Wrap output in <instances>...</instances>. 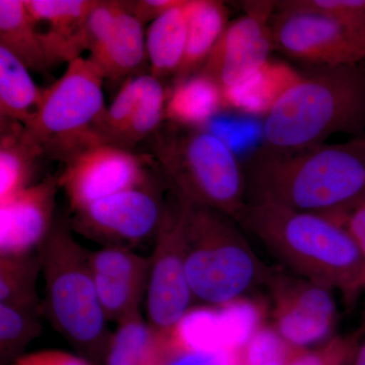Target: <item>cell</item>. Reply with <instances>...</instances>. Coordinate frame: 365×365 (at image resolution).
<instances>
[{"instance_id": "cell-38", "label": "cell", "mask_w": 365, "mask_h": 365, "mask_svg": "<svg viewBox=\"0 0 365 365\" xmlns=\"http://www.w3.org/2000/svg\"><path fill=\"white\" fill-rule=\"evenodd\" d=\"M357 334H359V339L362 340L365 338V309L364 314V319H362L361 327L359 331H357Z\"/></svg>"}, {"instance_id": "cell-2", "label": "cell", "mask_w": 365, "mask_h": 365, "mask_svg": "<svg viewBox=\"0 0 365 365\" xmlns=\"http://www.w3.org/2000/svg\"><path fill=\"white\" fill-rule=\"evenodd\" d=\"M237 222L295 275L339 290L348 302L365 289L364 257L337 220L253 200Z\"/></svg>"}, {"instance_id": "cell-31", "label": "cell", "mask_w": 365, "mask_h": 365, "mask_svg": "<svg viewBox=\"0 0 365 365\" xmlns=\"http://www.w3.org/2000/svg\"><path fill=\"white\" fill-rule=\"evenodd\" d=\"M276 11H306L365 29V0H282Z\"/></svg>"}, {"instance_id": "cell-4", "label": "cell", "mask_w": 365, "mask_h": 365, "mask_svg": "<svg viewBox=\"0 0 365 365\" xmlns=\"http://www.w3.org/2000/svg\"><path fill=\"white\" fill-rule=\"evenodd\" d=\"M182 201L185 268L194 299L218 309L266 287L273 269L259 258L237 222L222 211Z\"/></svg>"}, {"instance_id": "cell-33", "label": "cell", "mask_w": 365, "mask_h": 365, "mask_svg": "<svg viewBox=\"0 0 365 365\" xmlns=\"http://www.w3.org/2000/svg\"><path fill=\"white\" fill-rule=\"evenodd\" d=\"M167 336L160 365H240L237 351L197 350L173 344Z\"/></svg>"}, {"instance_id": "cell-23", "label": "cell", "mask_w": 365, "mask_h": 365, "mask_svg": "<svg viewBox=\"0 0 365 365\" xmlns=\"http://www.w3.org/2000/svg\"><path fill=\"white\" fill-rule=\"evenodd\" d=\"M187 0L170 9L148 26L145 34L146 53L153 78L162 81L176 76L187 44Z\"/></svg>"}, {"instance_id": "cell-28", "label": "cell", "mask_w": 365, "mask_h": 365, "mask_svg": "<svg viewBox=\"0 0 365 365\" xmlns=\"http://www.w3.org/2000/svg\"><path fill=\"white\" fill-rule=\"evenodd\" d=\"M306 349L288 342L272 325H257L237 353L240 365H289Z\"/></svg>"}, {"instance_id": "cell-14", "label": "cell", "mask_w": 365, "mask_h": 365, "mask_svg": "<svg viewBox=\"0 0 365 365\" xmlns=\"http://www.w3.org/2000/svg\"><path fill=\"white\" fill-rule=\"evenodd\" d=\"M96 289L107 321L120 323L139 311L148 292L150 259L121 247L90 252Z\"/></svg>"}, {"instance_id": "cell-9", "label": "cell", "mask_w": 365, "mask_h": 365, "mask_svg": "<svg viewBox=\"0 0 365 365\" xmlns=\"http://www.w3.org/2000/svg\"><path fill=\"white\" fill-rule=\"evenodd\" d=\"M274 49L314 67L360 64L365 59V29L306 11H276Z\"/></svg>"}, {"instance_id": "cell-17", "label": "cell", "mask_w": 365, "mask_h": 365, "mask_svg": "<svg viewBox=\"0 0 365 365\" xmlns=\"http://www.w3.org/2000/svg\"><path fill=\"white\" fill-rule=\"evenodd\" d=\"M148 57L143 24L122 1L114 28L102 49L90 57L108 81H118L140 68Z\"/></svg>"}, {"instance_id": "cell-25", "label": "cell", "mask_w": 365, "mask_h": 365, "mask_svg": "<svg viewBox=\"0 0 365 365\" xmlns=\"http://www.w3.org/2000/svg\"><path fill=\"white\" fill-rule=\"evenodd\" d=\"M43 93L29 69L4 48L0 47V115L1 119L30 121L39 107Z\"/></svg>"}, {"instance_id": "cell-20", "label": "cell", "mask_w": 365, "mask_h": 365, "mask_svg": "<svg viewBox=\"0 0 365 365\" xmlns=\"http://www.w3.org/2000/svg\"><path fill=\"white\" fill-rule=\"evenodd\" d=\"M42 148L20 122L1 119L0 136V205L32 186L36 163Z\"/></svg>"}, {"instance_id": "cell-5", "label": "cell", "mask_w": 365, "mask_h": 365, "mask_svg": "<svg viewBox=\"0 0 365 365\" xmlns=\"http://www.w3.org/2000/svg\"><path fill=\"white\" fill-rule=\"evenodd\" d=\"M150 140L153 158L175 196L239 220L249 202L246 172L222 137L172 124Z\"/></svg>"}, {"instance_id": "cell-1", "label": "cell", "mask_w": 365, "mask_h": 365, "mask_svg": "<svg viewBox=\"0 0 365 365\" xmlns=\"http://www.w3.org/2000/svg\"><path fill=\"white\" fill-rule=\"evenodd\" d=\"M245 172L249 201H267L337 222L365 201L364 139L297 151L263 148Z\"/></svg>"}, {"instance_id": "cell-16", "label": "cell", "mask_w": 365, "mask_h": 365, "mask_svg": "<svg viewBox=\"0 0 365 365\" xmlns=\"http://www.w3.org/2000/svg\"><path fill=\"white\" fill-rule=\"evenodd\" d=\"M302 76L287 62L269 59L248 78L222 90L223 108L266 117Z\"/></svg>"}, {"instance_id": "cell-30", "label": "cell", "mask_w": 365, "mask_h": 365, "mask_svg": "<svg viewBox=\"0 0 365 365\" xmlns=\"http://www.w3.org/2000/svg\"><path fill=\"white\" fill-rule=\"evenodd\" d=\"M148 74L128 79L109 108L93 125V131L106 143H113L123 130L140 102L148 83Z\"/></svg>"}, {"instance_id": "cell-35", "label": "cell", "mask_w": 365, "mask_h": 365, "mask_svg": "<svg viewBox=\"0 0 365 365\" xmlns=\"http://www.w3.org/2000/svg\"><path fill=\"white\" fill-rule=\"evenodd\" d=\"M182 0H139V1H128L131 13L141 23L157 20L163 14L179 6Z\"/></svg>"}, {"instance_id": "cell-34", "label": "cell", "mask_w": 365, "mask_h": 365, "mask_svg": "<svg viewBox=\"0 0 365 365\" xmlns=\"http://www.w3.org/2000/svg\"><path fill=\"white\" fill-rule=\"evenodd\" d=\"M9 365H91L85 359L60 350H43L21 355Z\"/></svg>"}, {"instance_id": "cell-36", "label": "cell", "mask_w": 365, "mask_h": 365, "mask_svg": "<svg viewBox=\"0 0 365 365\" xmlns=\"http://www.w3.org/2000/svg\"><path fill=\"white\" fill-rule=\"evenodd\" d=\"M348 230L359 247L365 263V201L338 220Z\"/></svg>"}, {"instance_id": "cell-22", "label": "cell", "mask_w": 365, "mask_h": 365, "mask_svg": "<svg viewBox=\"0 0 365 365\" xmlns=\"http://www.w3.org/2000/svg\"><path fill=\"white\" fill-rule=\"evenodd\" d=\"M37 23L24 0H0V47L29 71H44L50 66Z\"/></svg>"}, {"instance_id": "cell-11", "label": "cell", "mask_w": 365, "mask_h": 365, "mask_svg": "<svg viewBox=\"0 0 365 365\" xmlns=\"http://www.w3.org/2000/svg\"><path fill=\"white\" fill-rule=\"evenodd\" d=\"M148 158L104 140L86 146L67 158L59 175L72 211L125 190L150 182Z\"/></svg>"}, {"instance_id": "cell-6", "label": "cell", "mask_w": 365, "mask_h": 365, "mask_svg": "<svg viewBox=\"0 0 365 365\" xmlns=\"http://www.w3.org/2000/svg\"><path fill=\"white\" fill-rule=\"evenodd\" d=\"M71 223L56 220L38 247L45 279L46 311L69 342L90 353L107 350L111 337L90 265V252L74 239Z\"/></svg>"}, {"instance_id": "cell-39", "label": "cell", "mask_w": 365, "mask_h": 365, "mask_svg": "<svg viewBox=\"0 0 365 365\" xmlns=\"http://www.w3.org/2000/svg\"><path fill=\"white\" fill-rule=\"evenodd\" d=\"M364 143H365V138H364Z\"/></svg>"}, {"instance_id": "cell-26", "label": "cell", "mask_w": 365, "mask_h": 365, "mask_svg": "<svg viewBox=\"0 0 365 365\" xmlns=\"http://www.w3.org/2000/svg\"><path fill=\"white\" fill-rule=\"evenodd\" d=\"M41 270L38 254L0 256V304L40 309L37 279Z\"/></svg>"}, {"instance_id": "cell-24", "label": "cell", "mask_w": 365, "mask_h": 365, "mask_svg": "<svg viewBox=\"0 0 365 365\" xmlns=\"http://www.w3.org/2000/svg\"><path fill=\"white\" fill-rule=\"evenodd\" d=\"M107 349L108 365H160L165 349V334L146 323L140 312L118 323Z\"/></svg>"}, {"instance_id": "cell-15", "label": "cell", "mask_w": 365, "mask_h": 365, "mask_svg": "<svg viewBox=\"0 0 365 365\" xmlns=\"http://www.w3.org/2000/svg\"><path fill=\"white\" fill-rule=\"evenodd\" d=\"M58 176H48L0 205V256L32 253L54 223Z\"/></svg>"}, {"instance_id": "cell-10", "label": "cell", "mask_w": 365, "mask_h": 365, "mask_svg": "<svg viewBox=\"0 0 365 365\" xmlns=\"http://www.w3.org/2000/svg\"><path fill=\"white\" fill-rule=\"evenodd\" d=\"M165 205L150 181L73 211L71 225L105 247L130 249L157 235Z\"/></svg>"}, {"instance_id": "cell-29", "label": "cell", "mask_w": 365, "mask_h": 365, "mask_svg": "<svg viewBox=\"0 0 365 365\" xmlns=\"http://www.w3.org/2000/svg\"><path fill=\"white\" fill-rule=\"evenodd\" d=\"M40 309L0 304V353L2 361L13 357L39 335Z\"/></svg>"}, {"instance_id": "cell-7", "label": "cell", "mask_w": 365, "mask_h": 365, "mask_svg": "<svg viewBox=\"0 0 365 365\" xmlns=\"http://www.w3.org/2000/svg\"><path fill=\"white\" fill-rule=\"evenodd\" d=\"M104 81L95 62L79 57L44 91L39 107L24 125L44 158L64 163L86 146L103 140L93 125L106 110Z\"/></svg>"}, {"instance_id": "cell-12", "label": "cell", "mask_w": 365, "mask_h": 365, "mask_svg": "<svg viewBox=\"0 0 365 365\" xmlns=\"http://www.w3.org/2000/svg\"><path fill=\"white\" fill-rule=\"evenodd\" d=\"M266 288L271 300L270 325L292 345L309 348L333 332L337 307L331 288L292 272L276 270Z\"/></svg>"}, {"instance_id": "cell-32", "label": "cell", "mask_w": 365, "mask_h": 365, "mask_svg": "<svg viewBox=\"0 0 365 365\" xmlns=\"http://www.w3.org/2000/svg\"><path fill=\"white\" fill-rule=\"evenodd\" d=\"M360 342L359 334L334 336L314 349H306L289 365H347Z\"/></svg>"}, {"instance_id": "cell-27", "label": "cell", "mask_w": 365, "mask_h": 365, "mask_svg": "<svg viewBox=\"0 0 365 365\" xmlns=\"http://www.w3.org/2000/svg\"><path fill=\"white\" fill-rule=\"evenodd\" d=\"M167 93L162 81L148 74V83L140 102L123 130L115 138L113 144L131 150L137 143H143L155 135L165 119Z\"/></svg>"}, {"instance_id": "cell-19", "label": "cell", "mask_w": 365, "mask_h": 365, "mask_svg": "<svg viewBox=\"0 0 365 365\" xmlns=\"http://www.w3.org/2000/svg\"><path fill=\"white\" fill-rule=\"evenodd\" d=\"M98 0H24L37 21H47L50 30L41 34L49 66L67 61V52Z\"/></svg>"}, {"instance_id": "cell-13", "label": "cell", "mask_w": 365, "mask_h": 365, "mask_svg": "<svg viewBox=\"0 0 365 365\" xmlns=\"http://www.w3.org/2000/svg\"><path fill=\"white\" fill-rule=\"evenodd\" d=\"M245 14L228 24L198 72L222 90L241 83L270 59L275 1L242 2Z\"/></svg>"}, {"instance_id": "cell-3", "label": "cell", "mask_w": 365, "mask_h": 365, "mask_svg": "<svg viewBox=\"0 0 365 365\" xmlns=\"http://www.w3.org/2000/svg\"><path fill=\"white\" fill-rule=\"evenodd\" d=\"M365 130V68L316 67L304 73L265 117L264 148L297 151L338 133Z\"/></svg>"}, {"instance_id": "cell-21", "label": "cell", "mask_w": 365, "mask_h": 365, "mask_svg": "<svg viewBox=\"0 0 365 365\" xmlns=\"http://www.w3.org/2000/svg\"><path fill=\"white\" fill-rule=\"evenodd\" d=\"M223 108L222 88L202 72L176 83L168 98L165 119L182 127L208 124Z\"/></svg>"}, {"instance_id": "cell-18", "label": "cell", "mask_w": 365, "mask_h": 365, "mask_svg": "<svg viewBox=\"0 0 365 365\" xmlns=\"http://www.w3.org/2000/svg\"><path fill=\"white\" fill-rule=\"evenodd\" d=\"M187 44L177 83L200 71L228 24V9L218 0H187Z\"/></svg>"}, {"instance_id": "cell-37", "label": "cell", "mask_w": 365, "mask_h": 365, "mask_svg": "<svg viewBox=\"0 0 365 365\" xmlns=\"http://www.w3.org/2000/svg\"><path fill=\"white\" fill-rule=\"evenodd\" d=\"M347 365H365V338L360 340Z\"/></svg>"}, {"instance_id": "cell-8", "label": "cell", "mask_w": 365, "mask_h": 365, "mask_svg": "<svg viewBox=\"0 0 365 365\" xmlns=\"http://www.w3.org/2000/svg\"><path fill=\"white\" fill-rule=\"evenodd\" d=\"M176 197L165 205L150 257L146 292L148 324L155 331L170 333L192 309L195 300L185 268V206Z\"/></svg>"}]
</instances>
